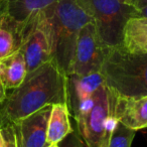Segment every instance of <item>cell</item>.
Listing matches in <instances>:
<instances>
[{
    "label": "cell",
    "instance_id": "obj_1",
    "mask_svg": "<svg viewBox=\"0 0 147 147\" xmlns=\"http://www.w3.org/2000/svg\"><path fill=\"white\" fill-rule=\"evenodd\" d=\"M59 103H69L67 75L53 57L27 74L22 84L7 95L0 109V128Z\"/></svg>",
    "mask_w": 147,
    "mask_h": 147
},
{
    "label": "cell",
    "instance_id": "obj_2",
    "mask_svg": "<svg viewBox=\"0 0 147 147\" xmlns=\"http://www.w3.org/2000/svg\"><path fill=\"white\" fill-rule=\"evenodd\" d=\"M101 74L116 97L147 95V53H130L122 45L109 47Z\"/></svg>",
    "mask_w": 147,
    "mask_h": 147
},
{
    "label": "cell",
    "instance_id": "obj_3",
    "mask_svg": "<svg viewBox=\"0 0 147 147\" xmlns=\"http://www.w3.org/2000/svg\"><path fill=\"white\" fill-rule=\"evenodd\" d=\"M73 117L77 122V131L87 147H108L119 122L115 116L114 94L104 83L92 98L77 109Z\"/></svg>",
    "mask_w": 147,
    "mask_h": 147
},
{
    "label": "cell",
    "instance_id": "obj_4",
    "mask_svg": "<svg viewBox=\"0 0 147 147\" xmlns=\"http://www.w3.org/2000/svg\"><path fill=\"white\" fill-rule=\"evenodd\" d=\"M49 12L55 39L53 57L69 75L79 32L94 19L78 0H57Z\"/></svg>",
    "mask_w": 147,
    "mask_h": 147
},
{
    "label": "cell",
    "instance_id": "obj_5",
    "mask_svg": "<svg viewBox=\"0 0 147 147\" xmlns=\"http://www.w3.org/2000/svg\"><path fill=\"white\" fill-rule=\"evenodd\" d=\"M94 19L103 42L109 47L121 45L123 28L131 17L139 16L138 11L120 0H78Z\"/></svg>",
    "mask_w": 147,
    "mask_h": 147
},
{
    "label": "cell",
    "instance_id": "obj_6",
    "mask_svg": "<svg viewBox=\"0 0 147 147\" xmlns=\"http://www.w3.org/2000/svg\"><path fill=\"white\" fill-rule=\"evenodd\" d=\"M108 49L99 35L94 21L87 23L79 32L67 76H85L101 71Z\"/></svg>",
    "mask_w": 147,
    "mask_h": 147
},
{
    "label": "cell",
    "instance_id": "obj_7",
    "mask_svg": "<svg viewBox=\"0 0 147 147\" xmlns=\"http://www.w3.org/2000/svg\"><path fill=\"white\" fill-rule=\"evenodd\" d=\"M53 106V105H51ZM51 106H47L10 124L17 147H47V123Z\"/></svg>",
    "mask_w": 147,
    "mask_h": 147
},
{
    "label": "cell",
    "instance_id": "obj_8",
    "mask_svg": "<svg viewBox=\"0 0 147 147\" xmlns=\"http://www.w3.org/2000/svg\"><path fill=\"white\" fill-rule=\"evenodd\" d=\"M115 116L132 130L147 128V95L132 98L115 96Z\"/></svg>",
    "mask_w": 147,
    "mask_h": 147
},
{
    "label": "cell",
    "instance_id": "obj_9",
    "mask_svg": "<svg viewBox=\"0 0 147 147\" xmlns=\"http://www.w3.org/2000/svg\"><path fill=\"white\" fill-rule=\"evenodd\" d=\"M103 84L104 79L101 71L91 73L85 76H67V106L69 113L73 115L83 103L94 96Z\"/></svg>",
    "mask_w": 147,
    "mask_h": 147
},
{
    "label": "cell",
    "instance_id": "obj_10",
    "mask_svg": "<svg viewBox=\"0 0 147 147\" xmlns=\"http://www.w3.org/2000/svg\"><path fill=\"white\" fill-rule=\"evenodd\" d=\"M26 75V63L21 49L0 59V81L6 90H14L20 86Z\"/></svg>",
    "mask_w": 147,
    "mask_h": 147
},
{
    "label": "cell",
    "instance_id": "obj_11",
    "mask_svg": "<svg viewBox=\"0 0 147 147\" xmlns=\"http://www.w3.org/2000/svg\"><path fill=\"white\" fill-rule=\"evenodd\" d=\"M121 45L130 53H147L146 17L139 15L128 19L123 28Z\"/></svg>",
    "mask_w": 147,
    "mask_h": 147
},
{
    "label": "cell",
    "instance_id": "obj_12",
    "mask_svg": "<svg viewBox=\"0 0 147 147\" xmlns=\"http://www.w3.org/2000/svg\"><path fill=\"white\" fill-rule=\"evenodd\" d=\"M69 115L71 113L67 104L59 103L51 106L47 133L49 144H59L74 131L69 121Z\"/></svg>",
    "mask_w": 147,
    "mask_h": 147
},
{
    "label": "cell",
    "instance_id": "obj_13",
    "mask_svg": "<svg viewBox=\"0 0 147 147\" xmlns=\"http://www.w3.org/2000/svg\"><path fill=\"white\" fill-rule=\"evenodd\" d=\"M57 1V0H9L7 3V14L16 22H22L53 6Z\"/></svg>",
    "mask_w": 147,
    "mask_h": 147
},
{
    "label": "cell",
    "instance_id": "obj_14",
    "mask_svg": "<svg viewBox=\"0 0 147 147\" xmlns=\"http://www.w3.org/2000/svg\"><path fill=\"white\" fill-rule=\"evenodd\" d=\"M19 47L14 22L6 13L0 21V59L12 55Z\"/></svg>",
    "mask_w": 147,
    "mask_h": 147
},
{
    "label": "cell",
    "instance_id": "obj_15",
    "mask_svg": "<svg viewBox=\"0 0 147 147\" xmlns=\"http://www.w3.org/2000/svg\"><path fill=\"white\" fill-rule=\"evenodd\" d=\"M136 131L118 122L109 140L108 147H131Z\"/></svg>",
    "mask_w": 147,
    "mask_h": 147
},
{
    "label": "cell",
    "instance_id": "obj_16",
    "mask_svg": "<svg viewBox=\"0 0 147 147\" xmlns=\"http://www.w3.org/2000/svg\"><path fill=\"white\" fill-rule=\"evenodd\" d=\"M59 147H87L78 131L74 130L63 141L59 143Z\"/></svg>",
    "mask_w": 147,
    "mask_h": 147
},
{
    "label": "cell",
    "instance_id": "obj_17",
    "mask_svg": "<svg viewBox=\"0 0 147 147\" xmlns=\"http://www.w3.org/2000/svg\"><path fill=\"white\" fill-rule=\"evenodd\" d=\"M1 131H2L3 137H4L5 141V146L6 147H17L16 142H15L14 138V133H13L12 126L10 124L5 125V126L1 127Z\"/></svg>",
    "mask_w": 147,
    "mask_h": 147
},
{
    "label": "cell",
    "instance_id": "obj_18",
    "mask_svg": "<svg viewBox=\"0 0 147 147\" xmlns=\"http://www.w3.org/2000/svg\"><path fill=\"white\" fill-rule=\"evenodd\" d=\"M7 0H0V21L2 17L7 13Z\"/></svg>",
    "mask_w": 147,
    "mask_h": 147
},
{
    "label": "cell",
    "instance_id": "obj_19",
    "mask_svg": "<svg viewBox=\"0 0 147 147\" xmlns=\"http://www.w3.org/2000/svg\"><path fill=\"white\" fill-rule=\"evenodd\" d=\"M130 5H132L133 7H135L137 9L141 8V7L147 5V0H132L130 3Z\"/></svg>",
    "mask_w": 147,
    "mask_h": 147
},
{
    "label": "cell",
    "instance_id": "obj_20",
    "mask_svg": "<svg viewBox=\"0 0 147 147\" xmlns=\"http://www.w3.org/2000/svg\"><path fill=\"white\" fill-rule=\"evenodd\" d=\"M6 97H7V90L4 88L3 84L1 83V81H0V105L4 102Z\"/></svg>",
    "mask_w": 147,
    "mask_h": 147
},
{
    "label": "cell",
    "instance_id": "obj_21",
    "mask_svg": "<svg viewBox=\"0 0 147 147\" xmlns=\"http://www.w3.org/2000/svg\"><path fill=\"white\" fill-rule=\"evenodd\" d=\"M137 11H138V13L140 14V16H144L147 18V5H145V6L137 9Z\"/></svg>",
    "mask_w": 147,
    "mask_h": 147
},
{
    "label": "cell",
    "instance_id": "obj_22",
    "mask_svg": "<svg viewBox=\"0 0 147 147\" xmlns=\"http://www.w3.org/2000/svg\"><path fill=\"white\" fill-rule=\"evenodd\" d=\"M5 145V141H4V137H3L2 131L0 129V147H4Z\"/></svg>",
    "mask_w": 147,
    "mask_h": 147
},
{
    "label": "cell",
    "instance_id": "obj_23",
    "mask_svg": "<svg viewBox=\"0 0 147 147\" xmlns=\"http://www.w3.org/2000/svg\"><path fill=\"white\" fill-rule=\"evenodd\" d=\"M120 1H121V2H123V3H125V4H130L132 0H120Z\"/></svg>",
    "mask_w": 147,
    "mask_h": 147
},
{
    "label": "cell",
    "instance_id": "obj_24",
    "mask_svg": "<svg viewBox=\"0 0 147 147\" xmlns=\"http://www.w3.org/2000/svg\"><path fill=\"white\" fill-rule=\"evenodd\" d=\"M47 147H59V144H49Z\"/></svg>",
    "mask_w": 147,
    "mask_h": 147
},
{
    "label": "cell",
    "instance_id": "obj_25",
    "mask_svg": "<svg viewBox=\"0 0 147 147\" xmlns=\"http://www.w3.org/2000/svg\"><path fill=\"white\" fill-rule=\"evenodd\" d=\"M4 147H6V146H5V145H4Z\"/></svg>",
    "mask_w": 147,
    "mask_h": 147
},
{
    "label": "cell",
    "instance_id": "obj_26",
    "mask_svg": "<svg viewBox=\"0 0 147 147\" xmlns=\"http://www.w3.org/2000/svg\"><path fill=\"white\" fill-rule=\"evenodd\" d=\"M7 1H9V0H7Z\"/></svg>",
    "mask_w": 147,
    "mask_h": 147
}]
</instances>
